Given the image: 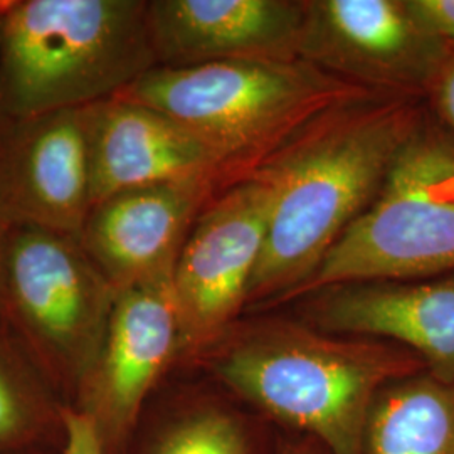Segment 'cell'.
I'll return each instance as SVG.
<instances>
[{"mask_svg":"<svg viewBox=\"0 0 454 454\" xmlns=\"http://www.w3.org/2000/svg\"><path fill=\"white\" fill-rule=\"evenodd\" d=\"M372 93L296 58L157 66L116 98L187 127L221 157L232 184L318 114Z\"/></svg>","mask_w":454,"mask_h":454,"instance_id":"obj_4","label":"cell"},{"mask_svg":"<svg viewBox=\"0 0 454 454\" xmlns=\"http://www.w3.org/2000/svg\"><path fill=\"white\" fill-rule=\"evenodd\" d=\"M305 322L335 335L390 341L454 384V273L406 281H358L305 296Z\"/></svg>","mask_w":454,"mask_h":454,"instance_id":"obj_12","label":"cell"},{"mask_svg":"<svg viewBox=\"0 0 454 454\" xmlns=\"http://www.w3.org/2000/svg\"><path fill=\"white\" fill-rule=\"evenodd\" d=\"M305 0H150L157 63L187 67L238 59H296Z\"/></svg>","mask_w":454,"mask_h":454,"instance_id":"obj_14","label":"cell"},{"mask_svg":"<svg viewBox=\"0 0 454 454\" xmlns=\"http://www.w3.org/2000/svg\"><path fill=\"white\" fill-rule=\"evenodd\" d=\"M63 454H105L91 422L74 409H67Z\"/></svg>","mask_w":454,"mask_h":454,"instance_id":"obj_20","label":"cell"},{"mask_svg":"<svg viewBox=\"0 0 454 454\" xmlns=\"http://www.w3.org/2000/svg\"><path fill=\"white\" fill-rule=\"evenodd\" d=\"M421 118L418 97L357 98L318 114L249 172L268 184L271 212L247 309L286 303L317 271L379 194Z\"/></svg>","mask_w":454,"mask_h":454,"instance_id":"obj_1","label":"cell"},{"mask_svg":"<svg viewBox=\"0 0 454 454\" xmlns=\"http://www.w3.org/2000/svg\"><path fill=\"white\" fill-rule=\"evenodd\" d=\"M454 273V135L426 116L401 146L371 206L286 301L358 281Z\"/></svg>","mask_w":454,"mask_h":454,"instance_id":"obj_5","label":"cell"},{"mask_svg":"<svg viewBox=\"0 0 454 454\" xmlns=\"http://www.w3.org/2000/svg\"><path fill=\"white\" fill-rule=\"evenodd\" d=\"M93 206L110 195L192 177L229 185L221 157L172 116L123 98L82 108Z\"/></svg>","mask_w":454,"mask_h":454,"instance_id":"obj_13","label":"cell"},{"mask_svg":"<svg viewBox=\"0 0 454 454\" xmlns=\"http://www.w3.org/2000/svg\"><path fill=\"white\" fill-rule=\"evenodd\" d=\"M446 49L407 0H305L298 58L371 91L419 97Z\"/></svg>","mask_w":454,"mask_h":454,"instance_id":"obj_9","label":"cell"},{"mask_svg":"<svg viewBox=\"0 0 454 454\" xmlns=\"http://www.w3.org/2000/svg\"><path fill=\"white\" fill-rule=\"evenodd\" d=\"M172 275L116 293L97 364L74 411L91 422L105 454H125L152 395L179 364Z\"/></svg>","mask_w":454,"mask_h":454,"instance_id":"obj_8","label":"cell"},{"mask_svg":"<svg viewBox=\"0 0 454 454\" xmlns=\"http://www.w3.org/2000/svg\"><path fill=\"white\" fill-rule=\"evenodd\" d=\"M422 26L454 48V0H407Z\"/></svg>","mask_w":454,"mask_h":454,"instance_id":"obj_19","label":"cell"},{"mask_svg":"<svg viewBox=\"0 0 454 454\" xmlns=\"http://www.w3.org/2000/svg\"><path fill=\"white\" fill-rule=\"evenodd\" d=\"M0 454H63L56 450H29V451H2Z\"/></svg>","mask_w":454,"mask_h":454,"instance_id":"obj_23","label":"cell"},{"mask_svg":"<svg viewBox=\"0 0 454 454\" xmlns=\"http://www.w3.org/2000/svg\"><path fill=\"white\" fill-rule=\"evenodd\" d=\"M93 207L82 108L0 116V217L80 236Z\"/></svg>","mask_w":454,"mask_h":454,"instance_id":"obj_10","label":"cell"},{"mask_svg":"<svg viewBox=\"0 0 454 454\" xmlns=\"http://www.w3.org/2000/svg\"><path fill=\"white\" fill-rule=\"evenodd\" d=\"M365 454H454V384L421 372L379 392Z\"/></svg>","mask_w":454,"mask_h":454,"instance_id":"obj_15","label":"cell"},{"mask_svg":"<svg viewBox=\"0 0 454 454\" xmlns=\"http://www.w3.org/2000/svg\"><path fill=\"white\" fill-rule=\"evenodd\" d=\"M9 226L2 221L0 217V270H2V256H4V244H5V236H7Z\"/></svg>","mask_w":454,"mask_h":454,"instance_id":"obj_22","label":"cell"},{"mask_svg":"<svg viewBox=\"0 0 454 454\" xmlns=\"http://www.w3.org/2000/svg\"><path fill=\"white\" fill-rule=\"evenodd\" d=\"M441 123L454 135V48L448 46L426 88Z\"/></svg>","mask_w":454,"mask_h":454,"instance_id":"obj_18","label":"cell"},{"mask_svg":"<svg viewBox=\"0 0 454 454\" xmlns=\"http://www.w3.org/2000/svg\"><path fill=\"white\" fill-rule=\"evenodd\" d=\"M224 187L192 177L110 195L91 207L80 243L116 292L172 275L195 219Z\"/></svg>","mask_w":454,"mask_h":454,"instance_id":"obj_11","label":"cell"},{"mask_svg":"<svg viewBox=\"0 0 454 454\" xmlns=\"http://www.w3.org/2000/svg\"><path fill=\"white\" fill-rule=\"evenodd\" d=\"M270 212L268 184L249 174L221 189L195 219L172 271L182 364L189 365L241 320Z\"/></svg>","mask_w":454,"mask_h":454,"instance_id":"obj_7","label":"cell"},{"mask_svg":"<svg viewBox=\"0 0 454 454\" xmlns=\"http://www.w3.org/2000/svg\"><path fill=\"white\" fill-rule=\"evenodd\" d=\"M157 66L145 0H0V116L84 108Z\"/></svg>","mask_w":454,"mask_h":454,"instance_id":"obj_3","label":"cell"},{"mask_svg":"<svg viewBox=\"0 0 454 454\" xmlns=\"http://www.w3.org/2000/svg\"><path fill=\"white\" fill-rule=\"evenodd\" d=\"M279 454H328L324 446L315 439L307 438L288 444Z\"/></svg>","mask_w":454,"mask_h":454,"instance_id":"obj_21","label":"cell"},{"mask_svg":"<svg viewBox=\"0 0 454 454\" xmlns=\"http://www.w3.org/2000/svg\"><path fill=\"white\" fill-rule=\"evenodd\" d=\"M189 365L303 431L328 454H365L379 392L426 372L421 358L404 347L273 315L241 318Z\"/></svg>","mask_w":454,"mask_h":454,"instance_id":"obj_2","label":"cell"},{"mask_svg":"<svg viewBox=\"0 0 454 454\" xmlns=\"http://www.w3.org/2000/svg\"><path fill=\"white\" fill-rule=\"evenodd\" d=\"M116 290L80 238L7 229L0 270L4 325L74 407L105 340Z\"/></svg>","mask_w":454,"mask_h":454,"instance_id":"obj_6","label":"cell"},{"mask_svg":"<svg viewBox=\"0 0 454 454\" xmlns=\"http://www.w3.org/2000/svg\"><path fill=\"white\" fill-rule=\"evenodd\" d=\"M152 429L137 427L125 454H249L239 419L214 397L184 392Z\"/></svg>","mask_w":454,"mask_h":454,"instance_id":"obj_17","label":"cell"},{"mask_svg":"<svg viewBox=\"0 0 454 454\" xmlns=\"http://www.w3.org/2000/svg\"><path fill=\"white\" fill-rule=\"evenodd\" d=\"M67 409L46 372L0 324V453L63 451Z\"/></svg>","mask_w":454,"mask_h":454,"instance_id":"obj_16","label":"cell"}]
</instances>
